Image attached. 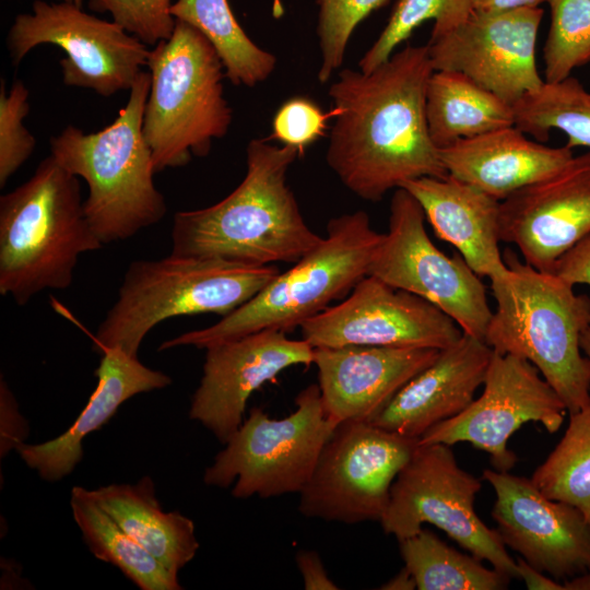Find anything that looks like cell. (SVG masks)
<instances>
[{"label":"cell","mask_w":590,"mask_h":590,"mask_svg":"<svg viewBox=\"0 0 590 590\" xmlns=\"http://www.w3.org/2000/svg\"><path fill=\"white\" fill-rule=\"evenodd\" d=\"M515 126L538 142H546L550 132L560 130L569 149L590 148V91L568 76L545 82L512 105Z\"/></svg>","instance_id":"obj_30"},{"label":"cell","mask_w":590,"mask_h":590,"mask_svg":"<svg viewBox=\"0 0 590 590\" xmlns=\"http://www.w3.org/2000/svg\"><path fill=\"white\" fill-rule=\"evenodd\" d=\"M425 213L404 188L390 201L387 233L367 269L390 286L417 295L452 318L463 333L484 341L492 317L481 276L459 252L448 257L430 240Z\"/></svg>","instance_id":"obj_11"},{"label":"cell","mask_w":590,"mask_h":590,"mask_svg":"<svg viewBox=\"0 0 590 590\" xmlns=\"http://www.w3.org/2000/svg\"><path fill=\"white\" fill-rule=\"evenodd\" d=\"M0 417H1V457L7 456L11 449H16L28 434L25 418L19 412L16 400L1 379L0 384Z\"/></svg>","instance_id":"obj_38"},{"label":"cell","mask_w":590,"mask_h":590,"mask_svg":"<svg viewBox=\"0 0 590 590\" xmlns=\"http://www.w3.org/2000/svg\"><path fill=\"white\" fill-rule=\"evenodd\" d=\"M172 0H88V8L108 12L113 21L148 46L169 38L176 26Z\"/></svg>","instance_id":"obj_36"},{"label":"cell","mask_w":590,"mask_h":590,"mask_svg":"<svg viewBox=\"0 0 590 590\" xmlns=\"http://www.w3.org/2000/svg\"><path fill=\"white\" fill-rule=\"evenodd\" d=\"M299 152L252 139L243 181L217 203L174 215L172 255L252 266L296 262L322 240L306 223L287 172Z\"/></svg>","instance_id":"obj_2"},{"label":"cell","mask_w":590,"mask_h":590,"mask_svg":"<svg viewBox=\"0 0 590 590\" xmlns=\"http://www.w3.org/2000/svg\"><path fill=\"white\" fill-rule=\"evenodd\" d=\"M382 233L365 211L332 217L322 240L294 266L279 273L257 295L216 323L164 341L158 351L203 349L266 329L287 332L347 295L367 275Z\"/></svg>","instance_id":"obj_6"},{"label":"cell","mask_w":590,"mask_h":590,"mask_svg":"<svg viewBox=\"0 0 590 590\" xmlns=\"http://www.w3.org/2000/svg\"><path fill=\"white\" fill-rule=\"evenodd\" d=\"M507 273L491 281L496 310L484 341L497 354L530 362L569 414L590 405V362L580 338L590 327V297L552 272L521 262L507 250Z\"/></svg>","instance_id":"obj_3"},{"label":"cell","mask_w":590,"mask_h":590,"mask_svg":"<svg viewBox=\"0 0 590 590\" xmlns=\"http://www.w3.org/2000/svg\"><path fill=\"white\" fill-rule=\"evenodd\" d=\"M312 347L414 346L442 350L463 334L447 314L426 299L373 275L361 279L346 298L300 326Z\"/></svg>","instance_id":"obj_15"},{"label":"cell","mask_w":590,"mask_h":590,"mask_svg":"<svg viewBox=\"0 0 590 590\" xmlns=\"http://www.w3.org/2000/svg\"><path fill=\"white\" fill-rule=\"evenodd\" d=\"M552 273L574 286L590 287V234L557 260Z\"/></svg>","instance_id":"obj_39"},{"label":"cell","mask_w":590,"mask_h":590,"mask_svg":"<svg viewBox=\"0 0 590 590\" xmlns=\"http://www.w3.org/2000/svg\"><path fill=\"white\" fill-rule=\"evenodd\" d=\"M483 386L463 412L429 428L418 444L467 441L487 452L496 471L509 472L518 460L507 447L512 434L528 422L556 433L567 409L538 368L515 355L494 352Z\"/></svg>","instance_id":"obj_14"},{"label":"cell","mask_w":590,"mask_h":590,"mask_svg":"<svg viewBox=\"0 0 590 590\" xmlns=\"http://www.w3.org/2000/svg\"><path fill=\"white\" fill-rule=\"evenodd\" d=\"M473 12L472 0H399L382 32L361 58L359 70L367 73L386 62L424 22H434L432 42L458 27Z\"/></svg>","instance_id":"obj_32"},{"label":"cell","mask_w":590,"mask_h":590,"mask_svg":"<svg viewBox=\"0 0 590 590\" xmlns=\"http://www.w3.org/2000/svg\"><path fill=\"white\" fill-rule=\"evenodd\" d=\"M146 67L151 87L142 131L155 173L206 156L233 121L224 97V66L212 44L177 21L172 36L151 49Z\"/></svg>","instance_id":"obj_8"},{"label":"cell","mask_w":590,"mask_h":590,"mask_svg":"<svg viewBox=\"0 0 590 590\" xmlns=\"http://www.w3.org/2000/svg\"><path fill=\"white\" fill-rule=\"evenodd\" d=\"M280 270L220 258L169 255L132 261L118 296L93 338L101 353L119 347L138 357L146 334L160 322L177 316L236 310L268 285Z\"/></svg>","instance_id":"obj_7"},{"label":"cell","mask_w":590,"mask_h":590,"mask_svg":"<svg viewBox=\"0 0 590 590\" xmlns=\"http://www.w3.org/2000/svg\"><path fill=\"white\" fill-rule=\"evenodd\" d=\"M400 188L418 201L435 234L477 275L493 281L507 273L499 250L500 201L450 175L409 180Z\"/></svg>","instance_id":"obj_24"},{"label":"cell","mask_w":590,"mask_h":590,"mask_svg":"<svg viewBox=\"0 0 590 590\" xmlns=\"http://www.w3.org/2000/svg\"><path fill=\"white\" fill-rule=\"evenodd\" d=\"M504 544L557 581L590 574V523L577 507L545 496L523 476L484 470Z\"/></svg>","instance_id":"obj_17"},{"label":"cell","mask_w":590,"mask_h":590,"mask_svg":"<svg viewBox=\"0 0 590 590\" xmlns=\"http://www.w3.org/2000/svg\"><path fill=\"white\" fill-rule=\"evenodd\" d=\"M379 589L384 590H413L416 582L411 573L403 567L396 576L384 583Z\"/></svg>","instance_id":"obj_43"},{"label":"cell","mask_w":590,"mask_h":590,"mask_svg":"<svg viewBox=\"0 0 590 590\" xmlns=\"http://www.w3.org/2000/svg\"><path fill=\"white\" fill-rule=\"evenodd\" d=\"M329 118H332V113H324L314 101L290 98L273 117L272 139L282 145L295 148L302 156L310 144L324 135Z\"/></svg>","instance_id":"obj_37"},{"label":"cell","mask_w":590,"mask_h":590,"mask_svg":"<svg viewBox=\"0 0 590 590\" xmlns=\"http://www.w3.org/2000/svg\"><path fill=\"white\" fill-rule=\"evenodd\" d=\"M57 1H67V2H72L79 7H82V2L83 0H57Z\"/></svg>","instance_id":"obj_45"},{"label":"cell","mask_w":590,"mask_h":590,"mask_svg":"<svg viewBox=\"0 0 590 590\" xmlns=\"http://www.w3.org/2000/svg\"><path fill=\"white\" fill-rule=\"evenodd\" d=\"M73 519L90 552L119 568L141 590H181L178 575L157 562L106 512L91 489L73 486Z\"/></svg>","instance_id":"obj_27"},{"label":"cell","mask_w":590,"mask_h":590,"mask_svg":"<svg viewBox=\"0 0 590 590\" xmlns=\"http://www.w3.org/2000/svg\"><path fill=\"white\" fill-rule=\"evenodd\" d=\"M494 351L463 333L409 380L369 423L420 439L433 426L457 416L483 385Z\"/></svg>","instance_id":"obj_21"},{"label":"cell","mask_w":590,"mask_h":590,"mask_svg":"<svg viewBox=\"0 0 590 590\" xmlns=\"http://www.w3.org/2000/svg\"><path fill=\"white\" fill-rule=\"evenodd\" d=\"M389 0H317V36L320 50L318 80L327 83L342 66L350 38L371 12Z\"/></svg>","instance_id":"obj_34"},{"label":"cell","mask_w":590,"mask_h":590,"mask_svg":"<svg viewBox=\"0 0 590 590\" xmlns=\"http://www.w3.org/2000/svg\"><path fill=\"white\" fill-rule=\"evenodd\" d=\"M433 71L428 46L406 45L370 72L343 69L330 85L326 161L358 198L377 202L409 180L448 175L426 121Z\"/></svg>","instance_id":"obj_1"},{"label":"cell","mask_w":590,"mask_h":590,"mask_svg":"<svg viewBox=\"0 0 590 590\" xmlns=\"http://www.w3.org/2000/svg\"><path fill=\"white\" fill-rule=\"evenodd\" d=\"M200 384L189 409L199 422L225 444L241 425L250 396L295 365L309 366L314 347L278 329L261 330L205 349Z\"/></svg>","instance_id":"obj_18"},{"label":"cell","mask_w":590,"mask_h":590,"mask_svg":"<svg viewBox=\"0 0 590 590\" xmlns=\"http://www.w3.org/2000/svg\"><path fill=\"white\" fill-rule=\"evenodd\" d=\"M399 544L404 567L418 590H503L511 579L494 567L486 568L472 554L457 551L424 528Z\"/></svg>","instance_id":"obj_29"},{"label":"cell","mask_w":590,"mask_h":590,"mask_svg":"<svg viewBox=\"0 0 590 590\" xmlns=\"http://www.w3.org/2000/svg\"><path fill=\"white\" fill-rule=\"evenodd\" d=\"M590 234V152L555 175L521 188L499 203L500 240L523 261L553 272L557 260Z\"/></svg>","instance_id":"obj_19"},{"label":"cell","mask_w":590,"mask_h":590,"mask_svg":"<svg viewBox=\"0 0 590 590\" xmlns=\"http://www.w3.org/2000/svg\"><path fill=\"white\" fill-rule=\"evenodd\" d=\"M580 345L583 354L590 362V327H588L581 334Z\"/></svg>","instance_id":"obj_44"},{"label":"cell","mask_w":590,"mask_h":590,"mask_svg":"<svg viewBox=\"0 0 590 590\" xmlns=\"http://www.w3.org/2000/svg\"><path fill=\"white\" fill-rule=\"evenodd\" d=\"M548 0H472L476 12H500L519 8L540 7Z\"/></svg>","instance_id":"obj_42"},{"label":"cell","mask_w":590,"mask_h":590,"mask_svg":"<svg viewBox=\"0 0 590 590\" xmlns=\"http://www.w3.org/2000/svg\"><path fill=\"white\" fill-rule=\"evenodd\" d=\"M417 445V438L369 422L339 424L299 493V512L345 524L380 521L391 485Z\"/></svg>","instance_id":"obj_12"},{"label":"cell","mask_w":590,"mask_h":590,"mask_svg":"<svg viewBox=\"0 0 590 590\" xmlns=\"http://www.w3.org/2000/svg\"><path fill=\"white\" fill-rule=\"evenodd\" d=\"M440 350L414 346L314 347L327 416L337 425L369 422Z\"/></svg>","instance_id":"obj_20"},{"label":"cell","mask_w":590,"mask_h":590,"mask_svg":"<svg viewBox=\"0 0 590 590\" xmlns=\"http://www.w3.org/2000/svg\"><path fill=\"white\" fill-rule=\"evenodd\" d=\"M30 92L22 81H15L10 91L4 82L0 88V186L27 161L36 145L35 138L25 128L30 113Z\"/></svg>","instance_id":"obj_35"},{"label":"cell","mask_w":590,"mask_h":590,"mask_svg":"<svg viewBox=\"0 0 590 590\" xmlns=\"http://www.w3.org/2000/svg\"><path fill=\"white\" fill-rule=\"evenodd\" d=\"M295 562L306 590L340 589L337 583L329 578L320 556L315 551L300 550L295 556Z\"/></svg>","instance_id":"obj_40"},{"label":"cell","mask_w":590,"mask_h":590,"mask_svg":"<svg viewBox=\"0 0 590 590\" xmlns=\"http://www.w3.org/2000/svg\"><path fill=\"white\" fill-rule=\"evenodd\" d=\"M91 492L101 507L172 573L178 575L196 556L199 542L193 521L178 511L163 510L150 476Z\"/></svg>","instance_id":"obj_25"},{"label":"cell","mask_w":590,"mask_h":590,"mask_svg":"<svg viewBox=\"0 0 590 590\" xmlns=\"http://www.w3.org/2000/svg\"><path fill=\"white\" fill-rule=\"evenodd\" d=\"M295 404L282 418L252 408L205 469L203 482L220 488L235 483L231 494L237 499L299 494L338 425L324 412L318 384L304 388Z\"/></svg>","instance_id":"obj_9"},{"label":"cell","mask_w":590,"mask_h":590,"mask_svg":"<svg viewBox=\"0 0 590 590\" xmlns=\"http://www.w3.org/2000/svg\"><path fill=\"white\" fill-rule=\"evenodd\" d=\"M551 24L544 45V81L559 82L590 62V0H548Z\"/></svg>","instance_id":"obj_33"},{"label":"cell","mask_w":590,"mask_h":590,"mask_svg":"<svg viewBox=\"0 0 590 590\" xmlns=\"http://www.w3.org/2000/svg\"><path fill=\"white\" fill-rule=\"evenodd\" d=\"M481 488L482 481L459 467L451 446L418 444L394 479L379 522L398 541L416 534L424 523L434 524L474 557L518 579L517 560L498 531L475 512Z\"/></svg>","instance_id":"obj_10"},{"label":"cell","mask_w":590,"mask_h":590,"mask_svg":"<svg viewBox=\"0 0 590 590\" xmlns=\"http://www.w3.org/2000/svg\"><path fill=\"white\" fill-rule=\"evenodd\" d=\"M531 481L548 498L580 509L590 523V405L569 414L562 439Z\"/></svg>","instance_id":"obj_31"},{"label":"cell","mask_w":590,"mask_h":590,"mask_svg":"<svg viewBox=\"0 0 590 590\" xmlns=\"http://www.w3.org/2000/svg\"><path fill=\"white\" fill-rule=\"evenodd\" d=\"M519 578H521L529 590H565L563 583L543 575L530 566L523 558L517 559Z\"/></svg>","instance_id":"obj_41"},{"label":"cell","mask_w":590,"mask_h":590,"mask_svg":"<svg viewBox=\"0 0 590 590\" xmlns=\"http://www.w3.org/2000/svg\"><path fill=\"white\" fill-rule=\"evenodd\" d=\"M79 177L51 155L0 198V294L20 306L37 293L68 288L81 255L98 250Z\"/></svg>","instance_id":"obj_4"},{"label":"cell","mask_w":590,"mask_h":590,"mask_svg":"<svg viewBox=\"0 0 590 590\" xmlns=\"http://www.w3.org/2000/svg\"><path fill=\"white\" fill-rule=\"evenodd\" d=\"M425 114L438 150L515 126L511 105L456 71H433L426 86Z\"/></svg>","instance_id":"obj_26"},{"label":"cell","mask_w":590,"mask_h":590,"mask_svg":"<svg viewBox=\"0 0 590 590\" xmlns=\"http://www.w3.org/2000/svg\"><path fill=\"white\" fill-rule=\"evenodd\" d=\"M150 87L151 74L142 71L110 125L92 133L67 126L50 139V155L87 184L84 211L103 245L128 239L166 214L142 131Z\"/></svg>","instance_id":"obj_5"},{"label":"cell","mask_w":590,"mask_h":590,"mask_svg":"<svg viewBox=\"0 0 590 590\" xmlns=\"http://www.w3.org/2000/svg\"><path fill=\"white\" fill-rule=\"evenodd\" d=\"M101 354L96 388L73 424L56 438L23 442L15 449L46 482H58L75 469L83 458V439L103 427L123 402L172 384L168 375L143 365L119 347L104 349Z\"/></svg>","instance_id":"obj_22"},{"label":"cell","mask_w":590,"mask_h":590,"mask_svg":"<svg viewBox=\"0 0 590 590\" xmlns=\"http://www.w3.org/2000/svg\"><path fill=\"white\" fill-rule=\"evenodd\" d=\"M170 13L197 28L214 47L234 85L252 87L266 81L276 67V57L245 33L228 0H176Z\"/></svg>","instance_id":"obj_28"},{"label":"cell","mask_w":590,"mask_h":590,"mask_svg":"<svg viewBox=\"0 0 590 590\" xmlns=\"http://www.w3.org/2000/svg\"><path fill=\"white\" fill-rule=\"evenodd\" d=\"M543 9L476 12L427 44L434 70L460 72L509 105L543 83L535 46Z\"/></svg>","instance_id":"obj_16"},{"label":"cell","mask_w":590,"mask_h":590,"mask_svg":"<svg viewBox=\"0 0 590 590\" xmlns=\"http://www.w3.org/2000/svg\"><path fill=\"white\" fill-rule=\"evenodd\" d=\"M51 44L66 52L59 63L63 83L102 96L132 87L151 49L115 21L98 19L72 2L36 0L32 13L15 16L7 37L17 67L35 47Z\"/></svg>","instance_id":"obj_13"},{"label":"cell","mask_w":590,"mask_h":590,"mask_svg":"<svg viewBox=\"0 0 590 590\" xmlns=\"http://www.w3.org/2000/svg\"><path fill=\"white\" fill-rule=\"evenodd\" d=\"M438 152L448 175L498 201L555 175L575 156L567 145L532 141L516 126L459 140Z\"/></svg>","instance_id":"obj_23"}]
</instances>
